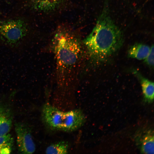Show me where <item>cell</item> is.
Masks as SVG:
<instances>
[{"label": "cell", "instance_id": "cell-1", "mask_svg": "<svg viewBox=\"0 0 154 154\" xmlns=\"http://www.w3.org/2000/svg\"><path fill=\"white\" fill-rule=\"evenodd\" d=\"M107 1L95 26L84 41L90 57L96 61H102L113 55L123 41L122 32L110 15Z\"/></svg>", "mask_w": 154, "mask_h": 154}, {"label": "cell", "instance_id": "cell-2", "mask_svg": "<svg viewBox=\"0 0 154 154\" xmlns=\"http://www.w3.org/2000/svg\"><path fill=\"white\" fill-rule=\"evenodd\" d=\"M53 45L58 68L62 72L74 66L81 51L79 39L65 29L58 30L53 40Z\"/></svg>", "mask_w": 154, "mask_h": 154}, {"label": "cell", "instance_id": "cell-3", "mask_svg": "<svg viewBox=\"0 0 154 154\" xmlns=\"http://www.w3.org/2000/svg\"><path fill=\"white\" fill-rule=\"evenodd\" d=\"M42 113L45 124L49 128L56 130L74 131L82 126L85 121V116L80 110L64 112L48 103L43 106Z\"/></svg>", "mask_w": 154, "mask_h": 154}, {"label": "cell", "instance_id": "cell-4", "mask_svg": "<svg viewBox=\"0 0 154 154\" xmlns=\"http://www.w3.org/2000/svg\"><path fill=\"white\" fill-rule=\"evenodd\" d=\"M27 22L22 18L0 21V43L16 47L21 43L29 33Z\"/></svg>", "mask_w": 154, "mask_h": 154}, {"label": "cell", "instance_id": "cell-5", "mask_svg": "<svg viewBox=\"0 0 154 154\" xmlns=\"http://www.w3.org/2000/svg\"><path fill=\"white\" fill-rule=\"evenodd\" d=\"M15 129L19 151L23 154L33 153L35 150V145L29 128L23 123H17L15 125Z\"/></svg>", "mask_w": 154, "mask_h": 154}, {"label": "cell", "instance_id": "cell-6", "mask_svg": "<svg viewBox=\"0 0 154 154\" xmlns=\"http://www.w3.org/2000/svg\"><path fill=\"white\" fill-rule=\"evenodd\" d=\"M63 0H30L31 7L35 10L46 12L57 8Z\"/></svg>", "mask_w": 154, "mask_h": 154}, {"label": "cell", "instance_id": "cell-7", "mask_svg": "<svg viewBox=\"0 0 154 154\" xmlns=\"http://www.w3.org/2000/svg\"><path fill=\"white\" fill-rule=\"evenodd\" d=\"M12 118L10 111L0 105V136L8 133L10 131L12 125Z\"/></svg>", "mask_w": 154, "mask_h": 154}, {"label": "cell", "instance_id": "cell-8", "mask_svg": "<svg viewBox=\"0 0 154 154\" xmlns=\"http://www.w3.org/2000/svg\"><path fill=\"white\" fill-rule=\"evenodd\" d=\"M150 50L148 46L137 43L131 46L128 51V57L138 60H144L148 55Z\"/></svg>", "mask_w": 154, "mask_h": 154}, {"label": "cell", "instance_id": "cell-9", "mask_svg": "<svg viewBox=\"0 0 154 154\" xmlns=\"http://www.w3.org/2000/svg\"><path fill=\"white\" fill-rule=\"evenodd\" d=\"M140 81L143 94L145 98L150 101L154 99V82L137 74Z\"/></svg>", "mask_w": 154, "mask_h": 154}, {"label": "cell", "instance_id": "cell-10", "mask_svg": "<svg viewBox=\"0 0 154 154\" xmlns=\"http://www.w3.org/2000/svg\"><path fill=\"white\" fill-rule=\"evenodd\" d=\"M13 141V138L9 134L0 136V154L11 153Z\"/></svg>", "mask_w": 154, "mask_h": 154}, {"label": "cell", "instance_id": "cell-11", "mask_svg": "<svg viewBox=\"0 0 154 154\" xmlns=\"http://www.w3.org/2000/svg\"><path fill=\"white\" fill-rule=\"evenodd\" d=\"M69 146L67 143L63 141L52 144L46 149L47 154H66L68 152Z\"/></svg>", "mask_w": 154, "mask_h": 154}, {"label": "cell", "instance_id": "cell-12", "mask_svg": "<svg viewBox=\"0 0 154 154\" xmlns=\"http://www.w3.org/2000/svg\"><path fill=\"white\" fill-rule=\"evenodd\" d=\"M141 151L145 154H154V136L147 135L143 140L141 148Z\"/></svg>", "mask_w": 154, "mask_h": 154}, {"label": "cell", "instance_id": "cell-13", "mask_svg": "<svg viewBox=\"0 0 154 154\" xmlns=\"http://www.w3.org/2000/svg\"><path fill=\"white\" fill-rule=\"evenodd\" d=\"M154 47L153 45L150 47L149 53L144 59L145 62L147 65L151 67L154 66Z\"/></svg>", "mask_w": 154, "mask_h": 154}]
</instances>
